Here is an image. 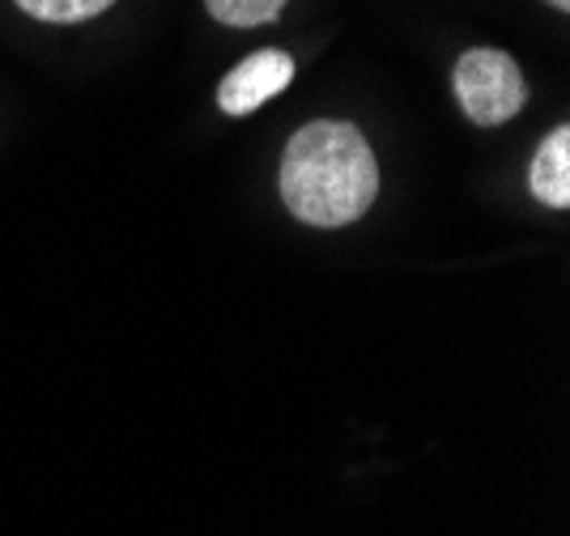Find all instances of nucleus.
<instances>
[{"mask_svg":"<svg viewBox=\"0 0 570 536\" xmlns=\"http://www.w3.org/2000/svg\"><path fill=\"white\" fill-rule=\"evenodd\" d=\"M380 196V163L350 119H311L282 154V201L298 222L341 231Z\"/></svg>","mask_w":570,"mask_h":536,"instance_id":"nucleus-1","label":"nucleus"},{"mask_svg":"<svg viewBox=\"0 0 570 536\" xmlns=\"http://www.w3.org/2000/svg\"><path fill=\"white\" fill-rule=\"evenodd\" d=\"M452 86L464 116L473 119L476 128H499L511 116H520V107L528 103V81H523L520 65L499 47L464 51L455 60Z\"/></svg>","mask_w":570,"mask_h":536,"instance_id":"nucleus-2","label":"nucleus"},{"mask_svg":"<svg viewBox=\"0 0 570 536\" xmlns=\"http://www.w3.org/2000/svg\"><path fill=\"white\" fill-rule=\"evenodd\" d=\"M289 81H294V60L277 47H264V51H252L247 60H238L235 69L222 77L217 107L226 116H252L268 98H277Z\"/></svg>","mask_w":570,"mask_h":536,"instance_id":"nucleus-3","label":"nucleus"},{"mask_svg":"<svg viewBox=\"0 0 570 536\" xmlns=\"http://www.w3.org/2000/svg\"><path fill=\"white\" fill-rule=\"evenodd\" d=\"M528 187H532V196H537L546 209H567L570 205V128L567 124H558V128L541 140V149H537V158H532Z\"/></svg>","mask_w":570,"mask_h":536,"instance_id":"nucleus-4","label":"nucleus"},{"mask_svg":"<svg viewBox=\"0 0 570 536\" xmlns=\"http://www.w3.org/2000/svg\"><path fill=\"white\" fill-rule=\"evenodd\" d=\"M209 18L222 26H264V22H277L285 9V0H205Z\"/></svg>","mask_w":570,"mask_h":536,"instance_id":"nucleus-5","label":"nucleus"},{"mask_svg":"<svg viewBox=\"0 0 570 536\" xmlns=\"http://www.w3.org/2000/svg\"><path fill=\"white\" fill-rule=\"evenodd\" d=\"M116 0H18V9H26L39 22H90L102 9H111Z\"/></svg>","mask_w":570,"mask_h":536,"instance_id":"nucleus-6","label":"nucleus"},{"mask_svg":"<svg viewBox=\"0 0 570 536\" xmlns=\"http://www.w3.org/2000/svg\"><path fill=\"white\" fill-rule=\"evenodd\" d=\"M546 4H553V9H570V0H546Z\"/></svg>","mask_w":570,"mask_h":536,"instance_id":"nucleus-7","label":"nucleus"}]
</instances>
